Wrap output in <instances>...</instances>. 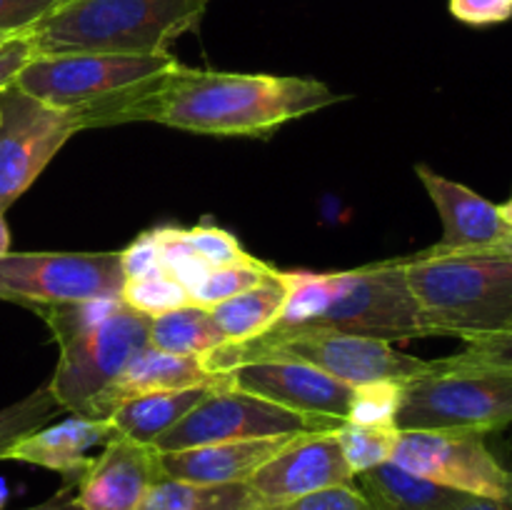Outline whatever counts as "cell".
Wrapping results in <instances>:
<instances>
[{
  "label": "cell",
  "mask_w": 512,
  "mask_h": 510,
  "mask_svg": "<svg viewBox=\"0 0 512 510\" xmlns=\"http://www.w3.org/2000/svg\"><path fill=\"white\" fill-rule=\"evenodd\" d=\"M353 478L335 430H320L295 435L280 453L255 470L248 485L263 503H285L318 490L350 485Z\"/></svg>",
  "instance_id": "14"
},
{
  "label": "cell",
  "mask_w": 512,
  "mask_h": 510,
  "mask_svg": "<svg viewBox=\"0 0 512 510\" xmlns=\"http://www.w3.org/2000/svg\"><path fill=\"white\" fill-rule=\"evenodd\" d=\"M430 338L512 333V260L428 248L400 258Z\"/></svg>",
  "instance_id": "4"
},
{
  "label": "cell",
  "mask_w": 512,
  "mask_h": 510,
  "mask_svg": "<svg viewBox=\"0 0 512 510\" xmlns=\"http://www.w3.org/2000/svg\"><path fill=\"white\" fill-rule=\"evenodd\" d=\"M453 510H512V493L503 495V498H480V495H473V498H468L463 505Z\"/></svg>",
  "instance_id": "38"
},
{
  "label": "cell",
  "mask_w": 512,
  "mask_h": 510,
  "mask_svg": "<svg viewBox=\"0 0 512 510\" xmlns=\"http://www.w3.org/2000/svg\"><path fill=\"white\" fill-rule=\"evenodd\" d=\"M450 13L468 25H495L512 18V0H450Z\"/></svg>",
  "instance_id": "36"
},
{
  "label": "cell",
  "mask_w": 512,
  "mask_h": 510,
  "mask_svg": "<svg viewBox=\"0 0 512 510\" xmlns=\"http://www.w3.org/2000/svg\"><path fill=\"white\" fill-rule=\"evenodd\" d=\"M500 215H503L505 223H508L510 228H512V198L505 205H500Z\"/></svg>",
  "instance_id": "42"
},
{
  "label": "cell",
  "mask_w": 512,
  "mask_h": 510,
  "mask_svg": "<svg viewBox=\"0 0 512 510\" xmlns=\"http://www.w3.org/2000/svg\"><path fill=\"white\" fill-rule=\"evenodd\" d=\"M335 95L320 80L268 73H223L175 65L140 120L200 135L265 138L280 125L333 105Z\"/></svg>",
  "instance_id": "1"
},
{
  "label": "cell",
  "mask_w": 512,
  "mask_h": 510,
  "mask_svg": "<svg viewBox=\"0 0 512 510\" xmlns=\"http://www.w3.org/2000/svg\"><path fill=\"white\" fill-rule=\"evenodd\" d=\"M390 460L460 493L480 498H503L512 493V468L500 463L480 433L400 430Z\"/></svg>",
  "instance_id": "12"
},
{
  "label": "cell",
  "mask_w": 512,
  "mask_h": 510,
  "mask_svg": "<svg viewBox=\"0 0 512 510\" xmlns=\"http://www.w3.org/2000/svg\"><path fill=\"white\" fill-rule=\"evenodd\" d=\"M288 300V283L283 270H273L265 280L248 288L245 293L210 308L218 328L223 330L230 345L248 343L268 333L280 320Z\"/></svg>",
  "instance_id": "22"
},
{
  "label": "cell",
  "mask_w": 512,
  "mask_h": 510,
  "mask_svg": "<svg viewBox=\"0 0 512 510\" xmlns=\"http://www.w3.org/2000/svg\"><path fill=\"white\" fill-rule=\"evenodd\" d=\"M58 410L63 408L50 395L48 385H40L35 393L25 395L18 403L8 405V408H0V460H3L5 450L10 445L18 443L25 435L35 433L43 425H48Z\"/></svg>",
  "instance_id": "27"
},
{
  "label": "cell",
  "mask_w": 512,
  "mask_h": 510,
  "mask_svg": "<svg viewBox=\"0 0 512 510\" xmlns=\"http://www.w3.org/2000/svg\"><path fill=\"white\" fill-rule=\"evenodd\" d=\"M293 438L295 435H273V438L228 440V443L160 453V470L165 478L185 480V483H248L255 470L268 463L275 453H280Z\"/></svg>",
  "instance_id": "17"
},
{
  "label": "cell",
  "mask_w": 512,
  "mask_h": 510,
  "mask_svg": "<svg viewBox=\"0 0 512 510\" xmlns=\"http://www.w3.org/2000/svg\"><path fill=\"white\" fill-rule=\"evenodd\" d=\"M25 510H83L80 503L75 500V495H68V488L60 490L55 498H50L48 503H40L35 508H25Z\"/></svg>",
  "instance_id": "39"
},
{
  "label": "cell",
  "mask_w": 512,
  "mask_h": 510,
  "mask_svg": "<svg viewBox=\"0 0 512 510\" xmlns=\"http://www.w3.org/2000/svg\"><path fill=\"white\" fill-rule=\"evenodd\" d=\"M400 400H403V385L400 383L358 385V388H353L348 423L398 428L395 418H398Z\"/></svg>",
  "instance_id": "29"
},
{
  "label": "cell",
  "mask_w": 512,
  "mask_h": 510,
  "mask_svg": "<svg viewBox=\"0 0 512 510\" xmlns=\"http://www.w3.org/2000/svg\"><path fill=\"white\" fill-rule=\"evenodd\" d=\"M113 433L115 428L110 420L73 415L55 425H43L35 433L20 438L5 450L3 460L40 465V468L63 473L75 483L78 475L88 468L90 450L100 443H108Z\"/></svg>",
  "instance_id": "18"
},
{
  "label": "cell",
  "mask_w": 512,
  "mask_h": 510,
  "mask_svg": "<svg viewBox=\"0 0 512 510\" xmlns=\"http://www.w3.org/2000/svg\"><path fill=\"white\" fill-rule=\"evenodd\" d=\"M80 130L75 115L33 98L18 85L0 90V213L25 195Z\"/></svg>",
  "instance_id": "11"
},
{
  "label": "cell",
  "mask_w": 512,
  "mask_h": 510,
  "mask_svg": "<svg viewBox=\"0 0 512 510\" xmlns=\"http://www.w3.org/2000/svg\"><path fill=\"white\" fill-rule=\"evenodd\" d=\"M443 370H505L512 373V333L465 343L460 353L435 360Z\"/></svg>",
  "instance_id": "32"
},
{
  "label": "cell",
  "mask_w": 512,
  "mask_h": 510,
  "mask_svg": "<svg viewBox=\"0 0 512 510\" xmlns=\"http://www.w3.org/2000/svg\"><path fill=\"white\" fill-rule=\"evenodd\" d=\"M5 38H10V35H5V33H0V43H3V40H5Z\"/></svg>",
  "instance_id": "44"
},
{
  "label": "cell",
  "mask_w": 512,
  "mask_h": 510,
  "mask_svg": "<svg viewBox=\"0 0 512 510\" xmlns=\"http://www.w3.org/2000/svg\"><path fill=\"white\" fill-rule=\"evenodd\" d=\"M160 245H163V265L165 273L173 275L188 293H193L205 275L210 273V265L190 248L180 235V228L175 225H165V228H155Z\"/></svg>",
  "instance_id": "30"
},
{
  "label": "cell",
  "mask_w": 512,
  "mask_h": 510,
  "mask_svg": "<svg viewBox=\"0 0 512 510\" xmlns=\"http://www.w3.org/2000/svg\"><path fill=\"white\" fill-rule=\"evenodd\" d=\"M228 378L230 375L225 373L223 378L208 385H193V388L135 395V398H128L123 400V403L115 405L105 420H110L115 433L128 435V438L138 440V443L153 445L165 430L173 428L178 420H183L205 395L213 393V390L218 388V385H223Z\"/></svg>",
  "instance_id": "21"
},
{
  "label": "cell",
  "mask_w": 512,
  "mask_h": 510,
  "mask_svg": "<svg viewBox=\"0 0 512 510\" xmlns=\"http://www.w3.org/2000/svg\"><path fill=\"white\" fill-rule=\"evenodd\" d=\"M120 298L125 300L128 308L138 310L148 318H158V315L170 313V310L190 305V293L170 273L125 280Z\"/></svg>",
  "instance_id": "28"
},
{
  "label": "cell",
  "mask_w": 512,
  "mask_h": 510,
  "mask_svg": "<svg viewBox=\"0 0 512 510\" xmlns=\"http://www.w3.org/2000/svg\"><path fill=\"white\" fill-rule=\"evenodd\" d=\"M258 510H375L363 493L350 485L318 490L303 498L285 500V503H263Z\"/></svg>",
  "instance_id": "33"
},
{
  "label": "cell",
  "mask_w": 512,
  "mask_h": 510,
  "mask_svg": "<svg viewBox=\"0 0 512 510\" xmlns=\"http://www.w3.org/2000/svg\"><path fill=\"white\" fill-rule=\"evenodd\" d=\"M208 373L225 375L250 360H295L313 365L333 378L343 380L350 388L368 383H410L430 370V360L400 353L393 343L360 335L325 333V330H305V333H265L260 338L238 345H220L203 355Z\"/></svg>",
  "instance_id": "6"
},
{
  "label": "cell",
  "mask_w": 512,
  "mask_h": 510,
  "mask_svg": "<svg viewBox=\"0 0 512 510\" xmlns=\"http://www.w3.org/2000/svg\"><path fill=\"white\" fill-rule=\"evenodd\" d=\"M353 485L375 510H453L473 498L400 468L393 460L358 473Z\"/></svg>",
  "instance_id": "20"
},
{
  "label": "cell",
  "mask_w": 512,
  "mask_h": 510,
  "mask_svg": "<svg viewBox=\"0 0 512 510\" xmlns=\"http://www.w3.org/2000/svg\"><path fill=\"white\" fill-rule=\"evenodd\" d=\"M5 253H10V230L8 225H5L3 213H0V255Z\"/></svg>",
  "instance_id": "41"
},
{
  "label": "cell",
  "mask_w": 512,
  "mask_h": 510,
  "mask_svg": "<svg viewBox=\"0 0 512 510\" xmlns=\"http://www.w3.org/2000/svg\"><path fill=\"white\" fill-rule=\"evenodd\" d=\"M5 503H8V485L5 480H0V510L5 508Z\"/></svg>",
  "instance_id": "43"
},
{
  "label": "cell",
  "mask_w": 512,
  "mask_h": 510,
  "mask_svg": "<svg viewBox=\"0 0 512 510\" xmlns=\"http://www.w3.org/2000/svg\"><path fill=\"white\" fill-rule=\"evenodd\" d=\"M288 300L268 333H325L360 338H430L400 258L343 273H285Z\"/></svg>",
  "instance_id": "2"
},
{
  "label": "cell",
  "mask_w": 512,
  "mask_h": 510,
  "mask_svg": "<svg viewBox=\"0 0 512 510\" xmlns=\"http://www.w3.org/2000/svg\"><path fill=\"white\" fill-rule=\"evenodd\" d=\"M420 183L428 190L430 200L443 220V240L433 245L440 253H468L498 243L512 228L500 215V205L490 203L475 190L438 175L428 165H415Z\"/></svg>",
  "instance_id": "16"
},
{
  "label": "cell",
  "mask_w": 512,
  "mask_h": 510,
  "mask_svg": "<svg viewBox=\"0 0 512 510\" xmlns=\"http://www.w3.org/2000/svg\"><path fill=\"white\" fill-rule=\"evenodd\" d=\"M208 0H65L28 30L35 55H165Z\"/></svg>",
  "instance_id": "5"
},
{
  "label": "cell",
  "mask_w": 512,
  "mask_h": 510,
  "mask_svg": "<svg viewBox=\"0 0 512 510\" xmlns=\"http://www.w3.org/2000/svg\"><path fill=\"white\" fill-rule=\"evenodd\" d=\"M123 285L120 253L0 255V298L30 308L88 298H120Z\"/></svg>",
  "instance_id": "10"
},
{
  "label": "cell",
  "mask_w": 512,
  "mask_h": 510,
  "mask_svg": "<svg viewBox=\"0 0 512 510\" xmlns=\"http://www.w3.org/2000/svg\"><path fill=\"white\" fill-rule=\"evenodd\" d=\"M148 343L165 353L203 358L228 340L208 308L190 303L158 315V318H150Z\"/></svg>",
  "instance_id": "24"
},
{
  "label": "cell",
  "mask_w": 512,
  "mask_h": 510,
  "mask_svg": "<svg viewBox=\"0 0 512 510\" xmlns=\"http://www.w3.org/2000/svg\"><path fill=\"white\" fill-rule=\"evenodd\" d=\"M65 0H0V33H28Z\"/></svg>",
  "instance_id": "35"
},
{
  "label": "cell",
  "mask_w": 512,
  "mask_h": 510,
  "mask_svg": "<svg viewBox=\"0 0 512 510\" xmlns=\"http://www.w3.org/2000/svg\"><path fill=\"white\" fill-rule=\"evenodd\" d=\"M185 243L210 265V268H223V265L245 263L253 255L240 245L230 230L218 228V225H195V228H180Z\"/></svg>",
  "instance_id": "31"
},
{
  "label": "cell",
  "mask_w": 512,
  "mask_h": 510,
  "mask_svg": "<svg viewBox=\"0 0 512 510\" xmlns=\"http://www.w3.org/2000/svg\"><path fill=\"white\" fill-rule=\"evenodd\" d=\"M120 263H123L125 280L165 273L163 245H160L158 233L150 230V233H143L140 238H135L133 243L120 253Z\"/></svg>",
  "instance_id": "34"
},
{
  "label": "cell",
  "mask_w": 512,
  "mask_h": 510,
  "mask_svg": "<svg viewBox=\"0 0 512 510\" xmlns=\"http://www.w3.org/2000/svg\"><path fill=\"white\" fill-rule=\"evenodd\" d=\"M440 253V250H438ZM468 253H478V255H493V258H505V260H512V233L505 235L503 240H498V243L488 245V248H480V250H468Z\"/></svg>",
  "instance_id": "40"
},
{
  "label": "cell",
  "mask_w": 512,
  "mask_h": 510,
  "mask_svg": "<svg viewBox=\"0 0 512 510\" xmlns=\"http://www.w3.org/2000/svg\"><path fill=\"white\" fill-rule=\"evenodd\" d=\"M338 443L343 448L345 460H348L353 475L365 473L370 468L388 463L393 458L395 443H398V428H380V425H358L343 423L335 428Z\"/></svg>",
  "instance_id": "25"
},
{
  "label": "cell",
  "mask_w": 512,
  "mask_h": 510,
  "mask_svg": "<svg viewBox=\"0 0 512 510\" xmlns=\"http://www.w3.org/2000/svg\"><path fill=\"white\" fill-rule=\"evenodd\" d=\"M220 378L223 375L208 373V368H205L200 358L165 353V350L153 348L148 343L125 365V370L115 378V383L95 400L88 418H108L115 405L128 398H135V395L193 388V385L215 383Z\"/></svg>",
  "instance_id": "19"
},
{
  "label": "cell",
  "mask_w": 512,
  "mask_h": 510,
  "mask_svg": "<svg viewBox=\"0 0 512 510\" xmlns=\"http://www.w3.org/2000/svg\"><path fill=\"white\" fill-rule=\"evenodd\" d=\"M160 478V450L155 445L113 433L103 453L90 458L75 480V500L83 510H140Z\"/></svg>",
  "instance_id": "15"
},
{
  "label": "cell",
  "mask_w": 512,
  "mask_h": 510,
  "mask_svg": "<svg viewBox=\"0 0 512 510\" xmlns=\"http://www.w3.org/2000/svg\"><path fill=\"white\" fill-rule=\"evenodd\" d=\"M338 425L340 420L295 413L283 405L233 388L228 378L213 393L205 395L183 420L165 430L153 445L160 453H175V450L228 443V440L320 433V430H335Z\"/></svg>",
  "instance_id": "9"
},
{
  "label": "cell",
  "mask_w": 512,
  "mask_h": 510,
  "mask_svg": "<svg viewBox=\"0 0 512 510\" xmlns=\"http://www.w3.org/2000/svg\"><path fill=\"white\" fill-rule=\"evenodd\" d=\"M150 318L123 300L108 320L93 328L53 333L60 348L48 390L63 410L88 415L95 400L115 383L125 365L148 345Z\"/></svg>",
  "instance_id": "8"
},
{
  "label": "cell",
  "mask_w": 512,
  "mask_h": 510,
  "mask_svg": "<svg viewBox=\"0 0 512 510\" xmlns=\"http://www.w3.org/2000/svg\"><path fill=\"white\" fill-rule=\"evenodd\" d=\"M178 65L175 55H35L18 85L33 98L75 115L85 128L140 120V110Z\"/></svg>",
  "instance_id": "3"
},
{
  "label": "cell",
  "mask_w": 512,
  "mask_h": 510,
  "mask_svg": "<svg viewBox=\"0 0 512 510\" xmlns=\"http://www.w3.org/2000/svg\"><path fill=\"white\" fill-rule=\"evenodd\" d=\"M273 265L263 263L253 255L245 263L223 265V268H210L203 283L190 293V303L200 305V308H215V305L225 303V300L235 298V295L245 293L248 288L258 285L260 280L268 278L273 273Z\"/></svg>",
  "instance_id": "26"
},
{
  "label": "cell",
  "mask_w": 512,
  "mask_h": 510,
  "mask_svg": "<svg viewBox=\"0 0 512 510\" xmlns=\"http://www.w3.org/2000/svg\"><path fill=\"white\" fill-rule=\"evenodd\" d=\"M35 58L33 40L28 33L10 35L0 43V90L10 88L18 80L20 70Z\"/></svg>",
  "instance_id": "37"
},
{
  "label": "cell",
  "mask_w": 512,
  "mask_h": 510,
  "mask_svg": "<svg viewBox=\"0 0 512 510\" xmlns=\"http://www.w3.org/2000/svg\"><path fill=\"white\" fill-rule=\"evenodd\" d=\"M512 423V373L430 370L403 385L398 430H450L488 435Z\"/></svg>",
  "instance_id": "7"
},
{
  "label": "cell",
  "mask_w": 512,
  "mask_h": 510,
  "mask_svg": "<svg viewBox=\"0 0 512 510\" xmlns=\"http://www.w3.org/2000/svg\"><path fill=\"white\" fill-rule=\"evenodd\" d=\"M263 500L248 483L200 485L160 478L145 495L140 510H258Z\"/></svg>",
  "instance_id": "23"
},
{
  "label": "cell",
  "mask_w": 512,
  "mask_h": 510,
  "mask_svg": "<svg viewBox=\"0 0 512 510\" xmlns=\"http://www.w3.org/2000/svg\"><path fill=\"white\" fill-rule=\"evenodd\" d=\"M230 385L275 405L315 418L348 420L353 388L313 365L295 360H250L230 370Z\"/></svg>",
  "instance_id": "13"
}]
</instances>
